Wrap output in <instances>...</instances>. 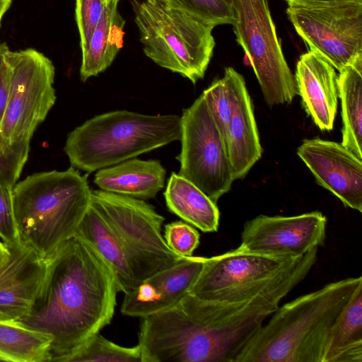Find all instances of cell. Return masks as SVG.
Masks as SVG:
<instances>
[{"mask_svg":"<svg viewBox=\"0 0 362 362\" xmlns=\"http://www.w3.org/2000/svg\"><path fill=\"white\" fill-rule=\"evenodd\" d=\"M223 1L233 6V0H223Z\"/></svg>","mask_w":362,"mask_h":362,"instance_id":"37","label":"cell"},{"mask_svg":"<svg viewBox=\"0 0 362 362\" xmlns=\"http://www.w3.org/2000/svg\"><path fill=\"white\" fill-rule=\"evenodd\" d=\"M10 81V69L4 57L0 60V126L7 105Z\"/></svg>","mask_w":362,"mask_h":362,"instance_id":"32","label":"cell"},{"mask_svg":"<svg viewBox=\"0 0 362 362\" xmlns=\"http://www.w3.org/2000/svg\"><path fill=\"white\" fill-rule=\"evenodd\" d=\"M297 154L318 185L346 207L362 212V159L341 143L320 138L303 140Z\"/></svg>","mask_w":362,"mask_h":362,"instance_id":"14","label":"cell"},{"mask_svg":"<svg viewBox=\"0 0 362 362\" xmlns=\"http://www.w3.org/2000/svg\"><path fill=\"white\" fill-rule=\"evenodd\" d=\"M206 257H182L173 266L158 272L124 293L121 313L145 317L176 305L189 291Z\"/></svg>","mask_w":362,"mask_h":362,"instance_id":"16","label":"cell"},{"mask_svg":"<svg viewBox=\"0 0 362 362\" xmlns=\"http://www.w3.org/2000/svg\"><path fill=\"white\" fill-rule=\"evenodd\" d=\"M46 260L37 296L17 322L52 337L47 362H66L110 324L119 291L107 264L76 235Z\"/></svg>","mask_w":362,"mask_h":362,"instance_id":"1","label":"cell"},{"mask_svg":"<svg viewBox=\"0 0 362 362\" xmlns=\"http://www.w3.org/2000/svg\"><path fill=\"white\" fill-rule=\"evenodd\" d=\"M12 0H0V27L2 18L6 11L9 9Z\"/></svg>","mask_w":362,"mask_h":362,"instance_id":"34","label":"cell"},{"mask_svg":"<svg viewBox=\"0 0 362 362\" xmlns=\"http://www.w3.org/2000/svg\"><path fill=\"white\" fill-rule=\"evenodd\" d=\"M327 218L320 211L296 216L259 215L245 223L241 249L289 258L303 256L323 245Z\"/></svg>","mask_w":362,"mask_h":362,"instance_id":"13","label":"cell"},{"mask_svg":"<svg viewBox=\"0 0 362 362\" xmlns=\"http://www.w3.org/2000/svg\"><path fill=\"white\" fill-rule=\"evenodd\" d=\"M30 144L7 146L0 138V184L13 187L28 158Z\"/></svg>","mask_w":362,"mask_h":362,"instance_id":"28","label":"cell"},{"mask_svg":"<svg viewBox=\"0 0 362 362\" xmlns=\"http://www.w3.org/2000/svg\"><path fill=\"white\" fill-rule=\"evenodd\" d=\"M169 211L203 232H216L220 212L216 203L179 174L172 173L163 193Z\"/></svg>","mask_w":362,"mask_h":362,"instance_id":"21","label":"cell"},{"mask_svg":"<svg viewBox=\"0 0 362 362\" xmlns=\"http://www.w3.org/2000/svg\"><path fill=\"white\" fill-rule=\"evenodd\" d=\"M237 42L247 55L267 105L291 103L295 76L283 53L267 0H233Z\"/></svg>","mask_w":362,"mask_h":362,"instance_id":"10","label":"cell"},{"mask_svg":"<svg viewBox=\"0 0 362 362\" xmlns=\"http://www.w3.org/2000/svg\"><path fill=\"white\" fill-rule=\"evenodd\" d=\"M165 175L158 160L134 158L98 170L94 183L101 190L144 200L164 187Z\"/></svg>","mask_w":362,"mask_h":362,"instance_id":"18","label":"cell"},{"mask_svg":"<svg viewBox=\"0 0 362 362\" xmlns=\"http://www.w3.org/2000/svg\"><path fill=\"white\" fill-rule=\"evenodd\" d=\"M253 336L213 329L188 293L172 308L141 318L138 345L142 362H234Z\"/></svg>","mask_w":362,"mask_h":362,"instance_id":"7","label":"cell"},{"mask_svg":"<svg viewBox=\"0 0 362 362\" xmlns=\"http://www.w3.org/2000/svg\"><path fill=\"white\" fill-rule=\"evenodd\" d=\"M8 252L6 245L0 238V261L6 256Z\"/></svg>","mask_w":362,"mask_h":362,"instance_id":"35","label":"cell"},{"mask_svg":"<svg viewBox=\"0 0 362 362\" xmlns=\"http://www.w3.org/2000/svg\"><path fill=\"white\" fill-rule=\"evenodd\" d=\"M87 175L70 167L34 173L12 187L20 240L45 259L74 236L90 204Z\"/></svg>","mask_w":362,"mask_h":362,"instance_id":"5","label":"cell"},{"mask_svg":"<svg viewBox=\"0 0 362 362\" xmlns=\"http://www.w3.org/2000/svg\"><path fill=\"white\" fill-rule=\"evenodd\" d=\"M298 35L310 50L339 71L362 60V1L286 8Z\"/></svg>","mask_w":362,"mask_h":362,"instance_id":"12","label":"cell"},{"mask_svg":"<svg viewBox=\"0 0 362 362\" xmlns=\"http://www.w3.org/2000/svg\"><path fill=\"white\" fill-rule=\"evenodd\" d=\"M294 76L305 111L320 130H332L339 98L336 69L310 50L300 57Z\"/></svg>","mask_w":362,"mask_h":362,"instance_id":"17","label":"cell"},{"mask_svg":"<svg viewBox=\"0 0 362 362\" xmlns=\"http://www.w3.org/2000/svg\"><path fill=\"white\" fill-rule=\"evenodd\" d=\"M0 238L6 245L19 240L13 216L12 187L0 184Z\"/></svg>","mask_w":362,"mask_h":362,"instance_id":"31","label":"cell"},{"mask_svg":"<svg viewBox=\"0 0 362 362\" xmlns=\"http://www.w3.org/2000/svg\"><path fill=\"white\" fill-rule=\"evenodd\" d=\"M361 283L344 279L279 306L234 362H322L328 334Z\"/></svg>","mask_w":362,"mask_h":362,"instance_id":"4","label":"cell"},{"mask_svg":"<svg viewBox=\"0 0 362 362\" xmlns=\"http://www.w3.org/2000/svg\"><path fill=\"white\" fill-rule=\"evenodd\" d=\"M316 262L315 251L289 258L238 247L206 258L189 293L201 300L215 329L257 332Z\"/></svg>","mask_w":362,"mask_h":362,"instance_id":"2","label":"cell"},{"mask_svg":"<svg viewBox=\"0 0 362 362\" xmlns=\"http://www.w3.org/2000/svg\"><path fill=\"white\" fill-rule=\"evenodd\" d=\"M52 337L17 321L0 320V361L47 362Z\"/></svg>","mask_w":362,"mask_h":362,"instance_id":"24","label":"cell"},{"mask_svg":"<svg viewBox=\"0 0 362 362\" xmlns=\"http://www.w3.org/2000/svg\"><path fill=\"white\" fill-rule=\"evenodd\" d=\"M244 77L232 67L225 69L223 78L216 80L202 93L209 112L224 140Z\"/></svg>","mask_w":362,"mask_h":362,"instance_id":"25","label":"cell"},{"mask_svg":"<svg viewBox=\"0 0 362 362\" xmlns=\"http://www.w3.org/2000/svg\"><path fill=\"white\" fill-rule=\"evenodd\" d=\"M341 105V144L362 159V60L341 71L338 76Z\"/></svg>","mask_w":362,"mask_h":362,"instance_id":"23","label":"cell"},{"mask_svg":"<svg viewBox=\"0 0 362 362\" xmlns=\"http://www.w3.org/2000/svg\"><path fill=\"white\" fill-rule=\"evenodd\" d=\"M164 217L143 199L91 190L90 204L76 235L101 256L118 291L136 288L182 257L162 234Z\"/></svg>","mask_w":362,"mask_h":362,"instance_id":"3","label":"cell"},{"mask_svg":"<svg viewBox=\"0 0 362 362\" xmlns=\"http://www.w3.org/2000/svg\"><path fill=\"white\" fill-rule=\"evenodd\" d=\"M105 1H106V2H109L110 0H105Z\"/></svg>","mask_w":362,"mask_h":362,"instance_id":"38","label":"cell"},{"mask_svg":"<svg viewBox=\"0 0 362 362\" xmlns=\"http://www.w3.org/2000/svg\"><path fill=\"white\" fill-rule=\"evenodd\" d=\"M322 362H362V283L332 325Z\"/></svg>","mask_w":362,"mask_h":362,"instance_id":"22","label":"cell"},{"mask_svg":"<svg viewBox=\"0 0 362 362\" xmlns=\"http://www.w3.org/2000/svg\"><path fill=\"white\" fill-rule=\"evenodd\" d=\"M180 118L178 174L216 203L234 180L224 140L202 95L183 110Z\"/></svg>","mask_w":362,"mask_h":362,"instance_id":"11","label":"cell"},{"mask_svg":"<svg viewBox=\"0 0 362 362\" xmlns=\"http://www.w3.org/2000/svg\"><path fill=\"white\" fill-rule=\"evenodd\" d=\"M4 57L10 81L0 138L7 146L30 144L35 129L55 103V69L47 57L33 48L8 49Z\"/></svg>","mask_w":362,"mask_h":362,"instance_id":"9","label":"cell"},{"mask_svg":"<svg viewBox=\"0 0 362 362\" xmlns=\"http://www.w3.org/2000/svg\"><path fill=\"white\" fill-rule=\"evenodd\" d=\"M76 21L81 52L88 47L92 34L108 2L105 0H75Z\"/></svg>","mask_w":362,"mask_h":362,"instance_id":"30","label":"cell"},{"mask_svg":"<svg viewBox=\"0 0 362 362\" xmlns=\"http://www.w3.org/2000/svg\"><path fill=\"white\" fill-rule=\"evenodd\" d=\"M118 2L110 0L107 4L87 48L82 52V81L105 71L123 46L125 22L118 11Z\"/></svg>","mask_w":362,"mask_h":362,"instance_id":"20","label":"cell"},{"mask_svg":"<svg viewBox=\"0 0 362 362\" xmlns=\"http://www.w3.org/2000/svg\"><path fill=\"white\" fill-rule=\"evenodd\" d=\"M163 237L168 246L175 254L184 257L192 256L199 245V232L192 225L182 221L165 225Z\"/></svg>","mask_w":362,"mask_h":362,"instance_id":"29","label":"cell"},{"mask_svg":"<svg viewBox=\"0 0 362 362\" xmlns=\"http://www.w3.org/2000/svg\"><path fill=\"white\" fill-rule=\"evenodd\" d=\"M180 136L178 115L116 110L76 127L64 149L72 167L90 173L180 140Z\"/></svg>","mask_w":362,"mask_h":362,"instance_id":"6","label":"cell"},{"mask_svg":"<svg viewBox=\"0 0 362 362\" xmlns=\"http://www.w3.org/2000/svg\"><path fill=\"white\" fill-rule=\"evenodd\" d=\"M8 49V47L5 43L0 42V60L2 59L5 52Z\"/></svg>","mask_w":362,"mask_h":362,"instance_id":"36","label":"cell"},{"mask_svg":"<svg viewBox=\"0 0 362 362\" xmlns=\"http://www.w3.org/2000/svg\"><path fill=\"white\" fill-rule=\"evenodd\" d=\"M0 261V320L17 321L30 310L42 286L47 260L18 240Z\"/></svg>","mask_w":362,"mask_h":362,"instance_id":"15","label":"cell"},{"mask_svg":"<svg viewBox=\"0 0 362 362\" xmlns=\"http://www.w3.org/2000/svg\"><path fill=\"white\" fill-rule=\"evenodd\" d=\"M171 6L214 26L233 25L235 15L232 6L223 0H165Z\"/></svg>","mask_w":362,"mask_h":362,"instance_id":"27","label":"cell"},{"mask_svg":"<svg viewBox=\"0 0 362 362\" xmlns=\"http://www.w3.org/2000/svg\"><path fill=\"white\" fill-rule=\"evenodd\" d=\"M146 57L195 84L213 56L215 27L169 5L165 0H131Z\"/></svg>","mask_w":362,"mask_h":362,"instance_id":"8","label":"cell"},{"mask_svg":"<svg viewBox=\"0 0 362 362\" xmlns=\"http://www.w3.org/2000/svg\"><path fill=\"white\" fill-rule=\"evenodd\" d=\"M288 6L316 7L362 0H285Z\"/></svg>","mask_w":362,"mask_h":362,"instance_id":"33","label":"cell"},{"mask_svg":"<svg viewBox=\"0 0 362 362\" xmlns=\"http://www.w3.org/2000/svg\"><path fill=\"white\" fill-rule=\"evenodd\" d=\"M226 146L234 180L243 178L262 156L253 107L245 83L241 86L228 127Z\"/></svg>","mask_w":362,"mask_h":362,"instance_id":"19","label":"cell"},{"mask_svg":"<svg viewBox=\"0 0 362 362\" xmlns=\"http://www.w3.org/2000/svg\"><path fill=\"white\" fill-rule=\"evenodd\" d=\"M142 362L141 353L137 344L125 347L115 344L100 334L92 337L66 362Z\"/></svg>","mask_w":362,"mask_h":362,"instance_id":"26","label":"cell"}]
</instances>
